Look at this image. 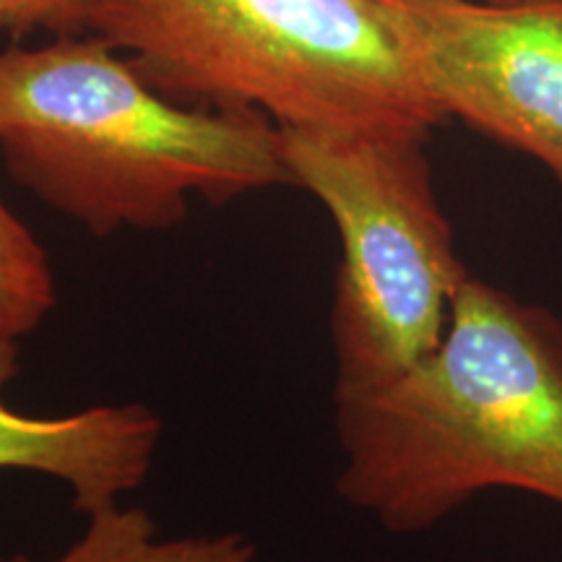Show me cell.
I'll use <instances>...</instances> for the list:
<instances>
[{
    "mask_svg": "<svg viewBox=\"0 0 562 562\" xmlns=\"http://www.w3.org/2000/svg\"><path fill=\"white\" fill-rule=\"evenodd\" d=\"M94 0H0V32L13 40L32 32H50L70 37L89 30Z\"/></svg>",
    "mask_w": 562,
    "mask_h": 562,
    "instance_id": "cell-9",
    "label": "cell"
},
{
    "mask_svg": "<svg viewBox=\"0 0 562 562\" xmlns=\"http://www.w3.org/2000/svg\"><path fill=\"white\" fill-rule=\"evenodd\" d=\"M0 562H37L13 554ZM47 562H261L258 547L237 531L161 537L144 508L121 503L87 513V529L66 552Z\"/></svg>",
    "mask_w": 562,
    "mask_h": 562,
    "instance_id": "cell-7",
    "label": "cell"
},
{
    "mask_svg": "<svg viewBox=\"0 0 562 562\" xmlns=\"http://www.w3.org/2000/svg\"><path fill=\"white\" fill-rule=\"evenodd\" d=\"M0 154L21 188L94 237L178 227L195 195L294 186L269 115L175 102L97 34L0 50Z\"/></svg>",
    "mask_w": 562,
    "mask_h": 562,
    "instance_id": "cell-2",
    "label": "cell"
},
{
    "mask_svg": "<svg viewBox=\"0 0 562 562\" xmlns=\"http://www.w3.org/2000/svg\"><path fill=\"white\" fill-rule=\"evenodd\" d=\"M294 186L339 229L331 305L336 396L396 381L438 349L469 277L422 136L279 128Z\"/></svg>",
    "mask_w": 562,
    "mask_h": 562,
    "instance_id": "cell-4",
    "label": "cell"
},
{
    "mask_svg": "<svg viewBox=\"0 0 562 562\" xmlns=\"http://www.w3.org/2000/svg\"><path fill=\"white\" fill-rule=\"evenodd\" d=\"M21 339L0 328V469L53 476L83 513L121 503L151 472L161 422L144 404H100L66 417H30L5 404Z\"/></svg>",
    "mask_w": 562,
    "mask_h": 562,
    "instance_id": "cell-6",
    "label": "cell"
},
{
    "mask_svg": "<svg viewBox=\"0 0 562 562\" xmlns=\"http://www.w3.org/2000/svg\"><path fill=\"white\" fill-rule=\"evenodd\" d=\"M58 300L47 250L0 199V328L24 339Z\"/></svg>",
    "mask_w": 562,
    "mask_h": 562,
    "instance_id": "cell-8",
    "label": "cell"
},
{
    "mask_svg": "<svg viewBox=\"0 0 562 562\" xmlns=\"http://www.w3.org/2000/svg\"><path fill=\"white\" fill-rule=\"evenodd\" d=\"M89 32L182 104L368 136L446 123L375 0H94Z\"/></svg>",
    "mask_w": 562,
    "mask_h": 562,
    "instance_id": "cell-3",
    "label": "cell"
},
{
    "mask_svg": "<svg viewBox=\"0 0 562 562\" xmlns=\"http://www.w3.org/2000/svg\"><path fill=\"white\" fill-rule=\"evenodd\" d=\"M487 3H526V0H487Z\"/></svg>",
    "mask_w": 562,
    "mask_h": 562,
    "instance_id": "cell-10",
    "label": "cell"
},
{
    "mask_svg": "<svg viewBox=\"0 0 562 562\" xmlns=\"http://www.w3.org/2000/svg\"><path fill=\"white\" fill-rule=\"evenodd\" d=\"M442 115L562 186V0H375Z\"/></svg>",
    "mask_w": 562,
    "mask_h": 562,
    "instance_id": "cell-5",
    "label": "cell"
},
{
    "mask_svg": "<svg viewBox=\"0 0 562 562\" xmlns=\"http://www.w3.org/2000/svg\"><path fill=\"white\" fill-rule=\"evenodd\" d=\"M336 490L419 533L487 490L562 505V318L469 273L438 349L396 381L336 396Z\"/></svg>",
    "mask_w": 562,
    "mask_h": 562,
    "instance_id": "cell-1",
    "label": "cell"
}]
</instances>
